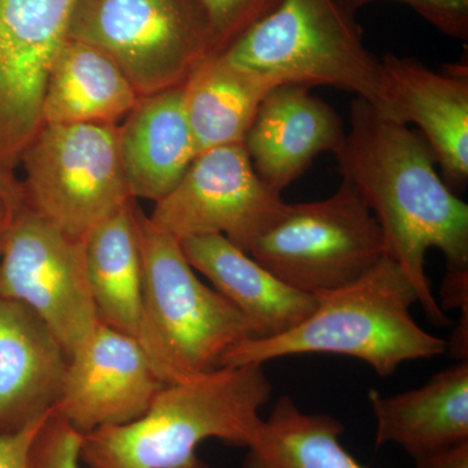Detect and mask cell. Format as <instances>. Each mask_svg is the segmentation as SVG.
<instances>
[{
	"label": "cell",
	"mask_w": 468,
	"mask_h": 468,
	"mask_svg": "<svg viewBox=\"0 0 468 468\" xmlns=\"http://www.w3.org/2000/svg\"><path fill=\"white\" fill-rule=\"evenodd\" d=\"M250 255L285 284L316 295L367 273L387 255V245L371 209L343 180L323 201L289 205Z\"/></svg>",
	"instance_id": "obj_8"
},
{
	"label": "cell",
	"mask_w": 468,
	"mask_h": 468,
	"mask_svg": "<svg viewBox=\"0 0 468 468\" xmlns=\"http://www.w3.org/2000/svg\"><path fill=\"white\" fill-rule=\"evenodd\" d=\"M180 245L190 266L245 316L252 340L284 335L315 310V295L285 284L221 234L189 237Z\"/></svg>",
	"instance_id": "obj_16"
},
{
	"label": "cell",
	"mask_w": 468,
	"mask_h": 468,
	"mask_svg": "<svg viewBox=\"0 0 468 468\" xmlns=\"http://www.w3.org/2000/svg\"><path fill=\"white\" fill-rule=\"evenodd\" d=\"M223 55L277 85L331 86L383 107L380 60L341 0H282Z\"/></svg>",
	"instance_id": "obj_5"
},
{
	"label": "cell",
	"mask_w": 468,
	"mask_h": 468,
	"mask_svg": "<svg viewBox=\"0 0 468 468\" xmlns=\"http://www.w3.org/2000/svg\"><path fill=\"white\" fill-rule=\"evenodd\" d=\"M140 98L112 58L67 37L48 75L42 122L117 125Z\"/></svg>",
	"instance_id": "obj_20"
},
{
	"label": "cell",
	"mask_w": 468,
	"mask_h": 468,
	"mask_svg": "<svg viewBox=\"0 0 468 468\" xmlns=\"http://www.w3.org/2000/svg\"><path fill=\"white\" fill-rule=\"evenodd\" d=\"M214 38L215 55L224 54L282 0H201Z\"/></svg>",
	"instance_id": "obj_23"
},
{
	"label": "cell",
	"mask_w": 468,
	"mask_h": 468,
	"mask_svg": "<svg viewBox=\"0 0 468 468\" xmlns=\"http://www.w3.org/2000/svg\"><path fill=\"white\" fill-rule=\"evenodd\" d=\"M68 37L112 58L141 98L186 84L215 57L201 0H77Z\"/></svg>",
	"instance_id": "obj_6"
},
{
	"label": "cell",
	"mask_w": 468,
	"mask_h": 468,
	"mask_svg": "<svg viewBox=\"0 0 468 468\" xmlns=\"http://www.w3.org/2000/svg\"><path fill=\"white\" fill-rule=\"evenodd\" d=\"M289 205L257 175L243 144L203 151L149 217L177 241L221 234L250 254Z\"/></svg>",
	"instance_id": "obj_9"
},
{
	"label": "cell",
	"mask_w": 468,
	"mask_h": 468,
	"mask_svg": "<svg viewBox=\"0 0 468 468\" xmlns=\"http://www.w3.org/2000/svg\"><path fill=\"white\" fill-rule=\"evenodd\" d=\"M368 401L377 419V446H401L415 461L468 441L467 360L439 372L418 389Z\"/></svg>",
	"instance_id": "obj_18"
},
{
	"label": "cell",
	"mask_w": 468,
	"mask_h": 468,
	"mask_svg": "<svg viewBox=\"0 0 468 468\" xmlns=\"http://www.w3.org/2000/svg\"><path fill=\"white\" fill-rule=\"evenodd\" d=\"M380 115L417 124L454 187L468 180V73L466 66L435 72L414 58L387 54L380 60Z\"/></svg>",
	"instance_id": "obj_13"
},
{
	"label": "cell",
	"mask_w": 468,
	"mask_h": 468,
	"mask_svg": "<svg viewBox=\"0 0 468 468\" xmlns=\"http://www.w3.org/2000/svg\"><path fill=\"white\" fill-rule=\"evenodd\" d=\"M14 209L7 202L0 198V257H2L3 246H5V236H7L8 228L11 226L12 218H14Z\"/></svg>",
	"instance_id": "obj_30"
},
{
	"label": "cell",
	"mask_w": 468,
	"mask_h": 468,
	"mask_svg": "<svg viewBox=\"0 0 468 468\" xmlns=\"http://www.w3.org/2000/svg\"><path fill=\"white\" fill-rule=\"evenodd\" d=\"M68 363L50 326L26 304L0 295V435L55 408Z\"/></svg>",
	"instance_id": "obj_15"
},
{
	"label": "cell",
	"mask_w": 468,
	"mask_h": 468,
	"mask_svg": "<svg viewBox=\"0 0 468 468\" xmlns=\"http://www.w3.org/2000/svg\"><path fill=\"white\" fill-rule=\"evenodd\" d=\"M48 414L50 412L36 419L17 432L0 435V468H30L34 439Z\"/></svg>",
	"instance_id": "obj_26"
},
{
	"label": "cell",
	"mask_w": 468,
	"mask_h": 468,
	"mask_svg": "<svg viewBox=\"0 0 468 468\" xmlns=\"http://www.w3.org/2000/svg\"><path fill=\"white\" fill-rule=\"evenodd\" d=\"M300 325L277 337L246 340L226 354L221 367L264 365L301 354H335L363 360L378 377L402 363L441 356L446 343L417 324L410 313L417 292L401 267L385 255L356 282L316 294Z\"/></svg>",
	"instance_id": "obj_3"
},
{
	"label": "cell",
	"mask_w": 468,
	"mask_h": 468,
	"mask_svg": "<svg viewBox=\"0 0 468 468\" xmlns=\"http://www.w3.org/2000/svg\"><path fill=\"white\" fill-rule=\"evenodd\" d=\"M77 0H0V172L15 175L41 131L42 103Z\"/></svg>",
	"instance_id": "obj_11"
},
{
	"label": "cell",
	"mask_w": 468,
	"mask_h": 468,
	"mask_svg": "<svg viewBox=\"0 0 468 468\" xmlns=\"http://www.w3.org/2000/svg\"><path fill=\"white\" fill-rule=\"evenodd\" d=\"M165 385L137 341L98 322L70 356L52 410L88 435L144 417Z\"/></svg>",
	"instance_id": "obj_12"
},
{
	"label": "cell",
	"mask_w": 468,
	"mask_h": 468,
	"mask_svg": "<svg viewBox=\"0 0 468 468\" xmlns=\"http://www.w3.org/2000/svg\"><path fill=\"white\" fill-rule=\"evenodd\" d=\"M84 435L52 410L30 452V468H80Z\"/></svg>",
	"instance_id": "obj_24"
},
{
	"label": "cell",
	"mask_w": 468,
	"mask_h": 468,
	"mask_svg": "<svg viewBox=\"0 0 468 468\" xmlns=\"http://www.w3.org/2000/svg\"><path fill=\"white\" fill-rule=\"evenodd\" d=\"M84 242L98 322L133 338L146 353L144 271L135 199L101 221Z\"/></svg>",
	"instance_id": "obj_19"
},
{
	"label": "cell",
	"mask_w": 468,
	"mask_h": 468,
	"mask_svg": "<svg viewBox=\"0 0 468 468\" xmlns=\"http://www.w3.org/2000/svg\"><path fill=\"white\" fill-rule=\"evenodd\" d=\"M0 295L26 304L72 356L98 324L89 284L84 239L61 232L21 206L0 257Z\"/></svg>",
	"instance_id": "obj_10"
},
{
	"label": "cell",
	"mask_w": 468,
	"mask_h": 468,
	"mask_svg": "<svg viewBox=\"0 0 468 468\" xmlns=\"http://www.w3.org/2000/svg\"><path fill=\"white\" fill-rule=\"evenodd\" d=\"M349 183L383 230L387 255L409 277L436 325H449L426 275V254L439 249L449 267L468 268V206L439 175L423 135L356 98L350 129L335 153Z\"/></svg>",
	"instance_id": "obj_1"
},
{
	"label": "cell",
	"mask_w": 468,
	"mask_h": 468,
	"mask_svg": "<svg viewBox=\"0 0 468 468\" xmlns=\"http://www.w3.org/2000/svg\"><path fill=\"white\" fill-rule=\"evenodd\" d=\"M26 205L73 239L134 199L112 124H45L20 162Z\"/></svg>",
	"instance_id": "obj_7"
},
{
	"label": "cell",
	"mask_w": 468,
	"mask_h": 468,
	"mask_svg": "<svg viewBox=\"0 0 468 468\" xmlns=\"http://www.w3.org/2000/svg\"><path fill=\"white\" fill-rule=\"evenodd\" d=\"M277 86L223 54L206 58L184 85L185 110L199 154L243 144L261 101Z\"/></svg>",
	"instance_id": "obj_21"
},
{
	"label": "cell",
	"mask_w": 468,
	"mask_h": 468,
	"mask_svg": "<svg viewBox=\"0 0 468 468\" xmlns=\"http://www.w3.org/2000/svg\"><path fill=\"white\" fill-rule=\"evenodd\" d=\"M271 393L263 365L254 363L167 384L144 417L84 435L80 458L89 468H209L199 443L248 448Z\"/></svg>",
	"instance_id": "obj_2"
},
{
	"label": "cell",
	"mask_w": 468,
	"mask_h": 468,
	"mask_svg": "<svg viewBox=\"0 0 468 468\" xmlns=\"http://www.w3.org/2000/svg\"><path fill=\"white\" fill-rule=\"evenodd\" d=\"M441 295L445 309L452 307L467 313L468 268L449 267L442 282Z\"/></svg>",
	"instance_id": "obj_27"
},
{
	"label": "cell",
	"mask_w": 468,
	"mask_h": 468,
	"mask_svg": "<svg viewBox=\"0 0 468 468\" xmlns=\"http://www.w3.org/2000/svg\"><path fill=\"white\" fill-rule=\"evenodd\" d=\"M340 115L302 85H277L267 92L243 140L257 175L282 194L322 153L344 143Z\"/></svg>",
	"instance_id": "obj_14"
},
{
	"label": "cell",
	"mask_w": 468,
	"mask_h": 468,
	"mask_svg": "<svg viewBox=\"0 0 468 468\" xmlns=\"http://www.w3.org/2000/svg\"><path fill=\"white\" fill-rule=\"evenodd\" d=\"M344 426L326 414H306L291 397L263 419L242 468H366L340 441Z\"/></svg>",
	"instance_id": "obj_22"
},
{
	"label": "cell",
	"mask_w": 468,
	"mask_h": 468,
	"mask_svg": "<svg viewBox=\"0 0 468 468\" xmlns=\"http://www.w3.org/2000/svg\"><path fill=\"white\" fill-rule=\"evenodd\" d=\"M356 14L363 5L375 2H399L417 11L431 26L452 38L467 41L468 0H341Z\"/></svg>",
	"instance_id": "obj_25"
},
{
	"label": "cell",
	"mask_w": 468,
	"mask_h": 468,
	"mask_svg": "<svg viewBox=\"0 0 468 468\" xmlns=\"http://www.w3.org/2000/svg\"><path fill=\"white\" fill-rule=\"evenodd\" d=\"M120 158L134 199L158 202L198 156L184 101V85L140 98L117 125Z\"/></svg>",
	"instance_id": "obj_17"
},
{
	"label": "cell",
	"mask_w": 468,
	"mask_h": 468,
	"mask_svg": "<svg viewBox=\"0 0 468 468\" xmlns=\"http://www.w3.org/2000/svg\"><path fill=\"white\" fill-rule=\"evenodd\" d=\"M417 462V468H468V441Z\"/></svg>",
	"instance_id": "obj_28"
},
{
	"label": "cell",
	"mask_w": 468,
	"mask_h": 468,
	"mask_svg": "<svg viewBox=\"0 0 468 468\" xmlns=\"http://www.w3.org/2000/svg\"><path fill=\"white\" fill-rule=\"evenodd\" d=\"M0 198L17 209L26 203L23 183L15 175L0 172Z\"/></svg>",
	"instance_id": "obj_29"
},
{
	"label": "cell",
	"mask_w": 468,
	"mask_h": 468,
	"mask_svg": "<svg viewBox=\"0 0 468 468\" xmlns=\"http://www.w3.org/2000/svg\"><path fill=\"white\" fill-rule=\"evenodd\" d=\"M144 271L146 354L165 384L221 368L230 349L254 334L217 289L203 284L180 241L158 229L137 206Z\"/></svg>",
	"instance_id": "obj_4"
}]
</instances>
